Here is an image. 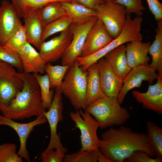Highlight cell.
<instances>
[{"label":"cell","instance_id":"20","mask_svg":"<svg viewBox=\"0 0 162 162\" xmlns=\"http://www.w3.org/2000/svg\"><path fill=\"white\" fill-rule=\"evenodd\" d=\"M86 70L87 72L86 92L87 107L106 96L101 86L97 62L90 65Z\"/></svg>","mask_w":162,"mask_h":162},{"label":"cell","instance_id":"40","mask_svg":"<svg viewBox=\"0 0 162 162\" xmlns=\"http://www.w3.org/2000/svg\"><path fill=\"white\" fill-rule=\"evenodd\" d=\"M105 2H115L116 0H103Z\"/></svg>","mask_w":162,"mask_h":162},{"label":"cell","instance_id":"33","mask_svg":"<svg viewBox=\"0 0 162 162\" xmlns=\"http://www.w3.org/2000/svg\"><path fill=\"white\" fill-rule=\"evenodd\" d=\"M27 42L25 28L22 24L4 46L18 53Z\"/></svg>","mask_w":162,"mask_h":162},{"label":"cell","instance_id":"22","mask_svg":"<svg viewBox=\"0 0 162 162\" xmlns=\"http://www.w3.org/2000/svg\"><path fill=\"white\" fill-rule=\"evenodd\" d=\"M157 22L155 39L148 49L152 61L151 64L148 65L157 71L158 77L162 79V20Z\"/></svg>","mask_w":162,"mask_h":162},{"label":"cell","instance_id":"4","mask_svg":"<svg viewBox=\"0 0 162 162\" xmlns=\"http://www.w3.org/2000/svg\"><path fill=\"white\" fill-rule=\"evenodd\" d=\"M87 72L75 62L70 65L60 87L62 93L76 110H86Z\"/></svg>","mask_w":162,"mask_h":162},{"label":"cell","instance_id":"11","mask_svg":"<svg viewBox=\"0 0 162 162\" xmlns=\"http://www.w3.org/2000/svg\"><path fill=\"white\" fill-rule=\"evenodd\" d=\"M61 32L59 36L41 44L39 53L46 64L61 58L71 42L73 35L69 28Z\"/></svg>","mask_w":162,"mask_h":162},{"label":"cell","instance_id":"5","mask_svg":"<svg viewBox=\"0 0 162 162\" xmlns=\"http://www.w3.org/2000/svg\"><path fill=\"white\" fill-rule=\"evenodd\" d=\"M69 116L80 132V150H97L99 149L100 139L97 135L99 125L95 119L86 110L71 112Z\"/></svg>","mask_w":162,"mask_h":162},{"label":"cell","instance_id":"39","mask_svg":"<svg viewBox=\"0 0 162 162\" xmlns=\"http://www.w3.org/2000/svg\"><path fill=\"white\" fill-rule=\"evenodd\" d=\"M99 162H112L111 160L103 154L99 149L98 160Z\"/></svg>","mask_w":162,"mask_h":162},{"label":"cell","instance_id":"38","mask_svg":"<svg viewBox=\"0 0 162 162\" xmlns=\"http://www.w3.org/2000/svg\"><path fill=\"white\" fill-rule=\"evenodd\" d=\"M70 2L80 4L95 10L97 5L105 2L103 0H70Z\"/></svg>","mask_w":162,"mask_h":162},{"label":"cell","instance_id":"29","mask_svg":"<svg viewBox=\"0 0 162 162\" xmlns=\"http://www.w3.org/2000/svg\"><path fill=\"white\" fill-rule=\"evenodd\" d=\"M72 22L70 18L66 15L45 25L41 38L42 42L53 34L68 29Z\"/></svg>","mask_w":162,"mask_h":162},{"label":"cell","instance_id":"31","mask_svg":"<svg viewBox=\"0 0 162 162\" xmlns=\"http://www.w3.org/2000/svg\"><path fill=\"white\" fill-rule=\"evenodd\" d=\"M0 60L16 68L19 72L23 71L22 62L18 53L0 44Z\"/></svg>","mask_w":162,"mask_h":162},{"label":"cell","instance_id":"28","mask_svg":"<svg viewBox=\"0 0 162 162\" xmlns=\"http://www.w3.org/2000/svg\"><path fill=\"white\" fill-rule=\"evenodd\" d=\"M70 65H53L46 64L45 72L49 77L51 89L60 87L64 76Z\"/></svg>","mask_w":162,"mask_h":162},{"label":"cell","instance_id":"7","mask_svg":"<svg viewBox=\"0 0 162 162\" xmlns=\"http://www.w3.org/2000/svg\"><path fill=\"white\" fill-rule=\"evenodd\" d=\"M14 67L2 62L0 66V110L9 105L24 84Z\"/></svg>","mask_w":162,"mask_h":162},{"label":"cell","instance_id":"34","mask_svg":"<svg viewBox=\"0 0 162 162\" xmlns=\"http://www.w3.org/2000/svg\"><path fill=\"white\" fill-rule=\"evenodd\" d=\"M115 2L125 7L127 15L134 13L141 16L143 14V11L145 9L142 0H116Z\"/></svg>","mask_w":162,"mask_h":162},{"label":"cell","instance_id":"26","mask_svg":"<svg viewBox=\"0 0 162 162\" xmlns=\"http://www.w3.org/2000/svg\"><path fill=\"white\" fill-rule=\"evenodd\" d=\"M146 134L154 155L162 159V128L149 121L146 123Z\"/></svg>","mask_w":162,"mask_h":162},{"label":"cell","instance_id":"9","mask_svg":"<svg viewBox=\"0 0 162 162\" xmlns=\"http://www.w3.org/2000/svg\"><path fill=\"white\" fill-rule=\"evenodd\" d=\"M55 88L54 96L49 110L44 113L50 126V138L47 148L41 153V156L54 149L63 147L60 140L61 134H58L57 132L58 123L63 119L62 94L60 87Z\"/></svg>","mask_w":162,"mask_h":162},{"label":"cell","instance_id":"6","mask_svg":"<svg viewBox=\"0 0 162 162\" xmlns=\"http://www.w3.org/2000/svg\"><path fill=\"white\" fill-rule=\"evenodd\" d=\"M95 10L112 38H116L126 22L127 15L125 7L116 2H104L97 5Z\"/></svg>","mask_w":162,"mask_h":162},{"label":"cell","instance_id":"19","mask_svg":"<svg viewBox=\"0 0 162 162\" xmlns=\"http://www.w3.org/2000/svg\"><path fill=\"white\" fill-rule=\"evenodd\" d=\"M150 42H142L135 40L128 42L126 46V55L130 67L133 69L141 65H148L150 61L148 56Z\"/></svg>","mask_w":162,"mask_h":162},{"label":"cell","instance_id":"27","mask_svg":"<svg viewBox=\"0 0 162 162\" xmlns=\"http://www.w3.org/2000/svg\"><path fill=\"white\" fill-rule=\"evenodd\" d=\"M39 85L42 103L45 109L50 106L54 95V89H51L49 77L47 74L41 75L33 74Z\"/></svg>","mask_w":162,"mask_h":162},{"label":"cell","instance_id":"21","mask_svg":"<svg viewBox=\"0 0 162 162\" xmlns=\"http://www.w3.org/2000/svg\"><path fill=\"white\" fill-rule=\"evenodd\" d=\"M104 57L107 60L114 72L122 81L132 69L128 63L126 46L124 44L113 49Z\"/></svg>","mask_w":162,"mask_h":162},{"label":"cell","instance_id":"15","mask_svg":"<svg viewBox=\"0 0 162 162\" xmlns=\"http://www.w3.org/2000/svg\"><path fill=\"white\" fill-rule=\"evenodd\" d=\"M97 63L100 82L105 95L117 98L123 86L122 81L104 57L100 59Z\"/></svg>","mask_w":162,"mask_h":162},{"label":"cell","instance_id":"3","mask_svg":"<svg viewBox=\"0 0 162 162\" xmlns=\"http://www.w3.org/2000/svg\"><path fill=\"white\" fill-rule=\"evenodd\" d=\"M86 110L94 117L101 129L121 126L130 117L128 110L121 106L117 98L113 97L106 96L87 106Z\"/></svg>","mask_w":162,"mask_h":162},{"label":"cell","instance_id":"30","mask_svg":"<svg viewBox=\"0 0 162 162\" xmlns=\"http://www.w3.org/2000/svg\"><path fill=\"white\" fill-rule=\"evenodd\" d=\"M99 150H80L65 155L63 162H97Z\"/></svg>","mask_w":162,"mask_h":162},{"label":"cell","instance_id":"18","mask_svg":"<svg viewBox=\"0 0 162 162\" xmlns=\"http://www.w3.org/2000/svg\"><path fill=\"white\" fill-rule=\"evenodd\" d=\"M40 8L23 18L27 42L38 50L42 43L41 38L45 25L40 16Z\"/></svg>","mask_w":162,"mask_h":162},{"label":"cell","instance_id":"17","mask_svg":"<svg viewBox=\"0 0 162 162\" xmlns=\"http://www.w3.org/2000/svg\"><path fill=\"white\" fill-rule=\"evenodd\" d=\"M22 61L23 72L43 74L46 63L38 52L27 42L18 52Z\"/></svg>","mask_w":162,"mask_h":162},{"label":"cell","instance_id":"32","mask_svg":"<svg viewBox=\"0 0 162 162\" xmlns=\"http://www.w3.org/2000/svg\"><path fill=\"white\" fill-rule=\"evenodd\" d=\"M15 144L4 143L0 145V162H22V158L16 153Z\"/></svg>","mask_w":162,"mask_h":162},{"label":"cell","instance_id":"37","mask_svg":"<svg viewBox=\"0 0 162 162\" xmlns=\"http://www.w3.org/2000/svg\"><path fill=\"white\" fill-rule=\"evenodd\" d=\"M149 9L156 21L162 20V4L158 0H146Z\"/></svg>","mask_w":162,"mask_h":162},{"label":"cell","instance_id":"23","mask_svg":"<svg viewBox=\"0 0 162 162\" xmlns=\"http://www.w3.org/2000/svg\"><path fill=\"white\" fill-rule=\"evenodd\" d=\"M62 6L66 15L72 20L73 22H87L93 17L97 16L96 11L80 4L70 2H62Z\"/></svg>","mask_w":162,"mask_h":162},{"label":"cell","instance_id":"8","mask_svg":"<svg viewBox=\"0 0 162 162\" xmlns=\"http://www.w3.org/2000/svg\"><path fill=\"white\" fill-rule=\"evenodd\" d=\"M97 16L85 23L72 22L69 27L72 33L73 39L61 58L62 65H70L81 55L87 34L92 26L97 21Z\"/></svg>","mask_w":162,"mask_h":162},{"label":"cell","instance_id":"24","mask_svg":"<svg viewBox=\"0 0 162 162\" xmlns=\"http://www.w3.org/2000/svg\"><path fill=\"white\" fill-rule=\"evenodd\" d=\"M18 17L23 18L50 2H70V0H11Z\"/></svg>","mask_w":162,"mask_h":162},{"label":"cell","instance_id":"25","mask_svg":"<svg viewBox=\"0 0 162 162\" xmlns=\"http://www.w3.org/2000/svg\"><path fill=\"white\" fill-rule=\"evenodd\" d=\"M40 14L45 25L67 15L62 2H53L46 4L40 8Z\"/></svg>","mask_w":162,"mask_h":162},{"label":"cell","instance_id":"16","mask_svg":"<svg viewBox=\"0 0 162 162\" xmlns=\"http://www.w3.org/2000/svg\"><path fill=\"white\" fill-rule=\"evenodd\" d=\"M156 83L149 85L146 92L136 90L132 92L136 101L142 104L145 108L159 114L162 113V79L158 77Z\"/></svg>","mask_w":162,"mask_h":162},{"label":"cell","instance_id":"14","mask_svg":"<svg viewBox=\"0 0 162 162\" xmlns=\"http://www.w3.org/2000/svg\"><path fill=\"white\" fill-rule=\"evenodd\" d=\"M22 24L12 4L3 1L0 7V44L4 46Z\"/></svg>","mask_w":162,"mask_h":162},{"label":"cell","instance_id":"10","mask_svg":"<svg viewBox=\"0 0 162 162\" xmlns=\"http://www.w3.org/2000/svg\"><path fill=\"white\" fill-rule=\"evenodd\" d=\"M156 71L148 65H141L132 69L123 80V86L117 97L120 104H122L128 92L135 88H140L143 81L153 83L157 79Z\"/></svg>","mask_w":162,"mask_h":162},{"label":"cell","instance_id":"35","mask_svg":"<svg viewBox=\"0 0 162 162\" xmlns=\"http://www.w3.org/2000/svg\"><path fill=\"white\" fill-rule=\"evenodd\" d=\"M41 155L40 158L42 162H62L65 154L68 151L65 147H59Z\"/></svg>","mask_w":162,"mask_h":162},{"label":"cell","instance_id":"2","mask_svg":"<svg viewBox=\"0 0 162 162\" xmlns=\"http://www.w3.org/2000/svg\"><path fill=\"white\" fill-rule=\"evenodd\" d=\"M23 81V88L8 105L0 110L4 116L13 120H22L38 117L46 111L42 101L39 85L31 73L17 72Z\"/></svg>","mask_w":162,"mask_h":162},{"label":"cell","instance_id":"36","mask_svg":"<svg viewBox=\"0 0 162 162\" xmlns=\"http://www.w3.org/2000/svg\"><path fill=\"white\" fill-rule=\"evenodd\" d=\"M125 162H162V159L156 157L153 158L143 151L137 150L134 152L129 157L126 159Z\"/></svg>","mask_w":162,"mask_h":162},{"label":"cell","instance_id":"41","mask_svg":"<svg viewBox=\"0 0 162 162\" xmlns=\"http://www.w3.org/2000/svg\"><path fill=\"white\" fill-rule=\"evenodd\" d=\"M2 61L0 60V66L2 63Z\"/></svg>","mask_w":162,"mask_h":162},{"label":"cell","instance_id":"13","mask_svg":"<svg viewBox=\"0 0 162 162\" xmlns=\"http://www.w3.org/2000/svg\"><path fill=\"white\" fill-rule=\"evenodd\" d=\"M113 39L102 21L98 18L89 31L80 57L92 54L102 49Z\"/></svg>","mask_w":162,"mask_h":162},{"label":"cell","instance_id":"12","mask_svg":"<svg viewBox=\"0 0 162 162\" xmlns=\"http://www.w3.org/2000/svg\"><path fill=\"white\" fill-rule=\"evenodd\" d=\"M47 122L44 114L37 117V118L33 121L21 123L16 122L0 113V125L8 126L16 131L18 136L20 142V148L17 154L21 158H24L28 162L31 161L29 153L26 147L27 139L35 126L44 124Z\"/></svg>","mask_w":162,"mask_h":162},{"label":"cell","instance_id":"1","mask_svg":"<svg viewBox=\"0 0 162 162\" xmlns=\"http://www.w3.org/2000/svg\"><path fill=\"white\" fill-rule=\"evenodd\" d=\"M99 149L112 162H123L137 150L144 152L150 157L155 156L146 134L122 125L118 129L110 128L103 133Z\"/></svg>","mask_w":162,"mask_h":162}]
</instances>
